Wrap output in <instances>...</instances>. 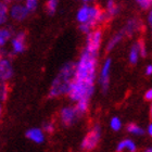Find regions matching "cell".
<instances>
[{"label":"cell","mask_w":152,"mask_h":152,"mask_svg":"<svg viewBox=\"0 0 152 152\" xmlns=\"http://www.w3.org/2000/svg\"><path fill=\"white\" fill-rule=\"evenodd\" d=\"M97 56L84 51L78 63H76L75 75L69 88V96L74 101L89 99L95 90Z\"/></svg>","instance_id":"1"},{"label":"cell","mask_w":152,"mask_h":152,"mask_svg":"<svg viewBox=\"0 0 152 152\" xmlns=\"http://www.w3.org/2000/svg\"><path fill=\"white\" fill-rule=\"evenodd\" d=\"M75 69L76 63L74 62H69L61 69L57 77L52 82L50 91H49V97H59L64 94H67L71 83L73 82L74 75H75Z\"/></svg>","instance_id":"2"},{"label":"cell","mask_w":152,"mask_h":152,"mask_svg":"<svg viewBox=\"0 0 152 152\" xmlns=\"http://www.w3.org/2000/svg\"><path fill=\"white\" fill-rule=\"evenodd\" d=\"M102 41V33L101 31H94L90 32L87 35V44H86V49L85 51H87L88 53L95 54L97 56L99 51V48L101 46Z\"/></svg>","instance_id":"3"},{"label":"cell","mask_w":152,"mask_h":152,"mask_svg":"<svg viewBox=\"0 0 152 152\" xmlns=\"http://www.w3.org/2000/svg\"><path fill=\"white\" fill-rule=\"evenodd\" d=\"M100 134H101L100 127L97 125L84 138L82 142V149L86 150V151H91V150L95 149L96 147L98 146V142L100 140Z\"/></svg>","instance_id":"4"},{"label":"cell","mask_w":152,"mask_h":152,"mask_svg":"<svg viewBox=\"0 0 152 152\" xmlns=\"http://www.w3.org/2000/svg\"><path fill=\"white\" fill-rule=\"evenodd\" d=\"M110 69H111V59H107V61L102 66L101 73H100V79H99V83L101 85L103 92L108 91L109 79H110Z\"/></svg>","instance_id":"5"},{"label":"cell","mask_w":152,"mask_h":152,"mask_svg":"<svg viewBox=\"0 0 152 152\" xmlns=\"http://www.w3.org/2000/svg\"><path fill=\"white\" fill-rule=\"evenodd\" d=\"M28 11L27 9L25 8V6H23V4H20V3H15V4H13L11 7V9H10V15L12 18L13 20H15V21H23V20H25L28 15Z\"/></svg>","instance_id":"6"},{"label":"cell","mask_w":152,"mask_h":152,"mask_svg":"<svg viewBox=\"0 0 152 152\" xmlns=\"http://www.w3.org/2000/svg\"><path fill=\"white\" fill-rule=\"evenodd\" d=\"M13 75L12 64L8 59H1L0 60V80L6 82L10 79Z\"/></svg>","instance_id":"7"},{"label":"cell","mask_w":152,"mask_h":152,"mask_svg":"<svg viewBox=\"0 0 152 152\" xmlns=\"http://www.w3.org/2000/svg\"><path fill=\"white\" fill-rule=\"evenodd\" d=\"M77 114H76L75 109L73 108H64L62 111H61V120H62V123L65 125V126H70L75 122Z\"/></svg>","instance_id":"8"},{"label":"cell","mask_w":152,"mask_h":152,"mask_svg":"<svg viewBox=\"0 0 152 152\" xmlns=\"http://www.w3.org/2000/svg\"><path fill=\"white\" fill-rule=\"evenodd\" d=\"M25 33H19L12 39V49L14 53H21L25 50Z\"/></svg>","instance_id":"9"},{"label":"cell","mask_w":152,"mask_h":152,"mask_svg":"<svg viewBox=\"0 0 152 152\" xmlns=\"http://www.w3.org/2000/svg\"><path fill=\"white\" fill-rule=\"evenodd\" d=\"M26 136H27V138H29L31 140H33V141H35V142H37V143L42 142L45 139L42 132H41L40 129H38V128L29 129L28 132L26 133Z\"/></svg>","instance_id":"10"},{"label":"cell","mask_w":152,"mask_h":152,"mask_svg":"<svg viewBox=\"0 0 152 152\" xmlns=\"http://www.w3.org/2000/svg\"><path fill=\"white\" fill-rule=\"evenodd\" d=\"M139 27H140L139 21L133 19V20H129V21L127 22L126 27H125L123 31L125 34H127V35H133V34H135V33L139 29Z\"/></svg>","instance_id":"11"},{"label":"cell","mask_w":152,"mask_h":152,"mask_svg":"<svg viewBox=\"0 0 152 152\" xmlns=\"http://www.w3.org/2000/svg\"><path fill=\"white\" fill-rule=\"evenodd\" d=\"M124 35H125V33H124V31L122 29L121 32H118V33H116L115 35L113 36V37L109 40V42H108V46H107V50L108 51H111V50H113L114 48H115V46H116L118 42H120L121 40H122V38L124 37Z\"/></svg>","instance_id":"12"},{"label":"cell","mask_w":152,"mask_h":152,"mask_svg":"<svg viewBox=\"0 0 152 152\" xmlns=\"http://www.w3.org/2000/svg\"><path fill=\"white\" fill-rule=\"evenodd\" d=\"M88 18H89V6L82 7L78 10V12H77V21L80 24H84V23L88 22Z\"/></svg>","instance_id":"13"},{"label":"cell","mask_w":152,"mask_h":152,"mask_svg":"<svg viewBox=\"0 0 152 152\" xmlns=\"http://www.w3.org/2000/svg\"><path fill=\"white\" fill-rule=\"evenodd\" d=\"M124 149H128L130 152H135L136 151V146H135V143L129 139H125L123 141H121L118 145H117V152H121L123 151Z\"/></svg>","instance_id":"14"},{"label":"cell","mask_w":152,"mask_h":152,"mask_svg":"<svg viewBox=\"0 0 152 152\" xmlns=\"http://www.w3.org/2000/svg\"><path fill=\"white\" fill-rule=\"evenodd\" d=\"M12 36V32L9 28H0V47H2L3 45L9 40Z\"/></svg>","instance_id":"15"},{"label":"cell","mask_w":152,"mask_h":152,"mask_svg":"<svg viewBox=\"0 0 152 152\" xmlns=\"http://www.w3.org/2000/svg\"><path fill=\"white\" fill-rule=\"evenodd\" d=\"M118 12V7L114 0H108L107 2V14L109 16H113Z\"/></svg>","instance_id":"16"},{"label":"cell","mask_w":152,"mask_h":152,"mask_svg":"<svg viewBox=\"0 0 152 152\" xmlns=\"http://www.w3.org/2000/svg\"><path fill=\"white\" fill-rule=\"evenodd\" d=\"M8 13H9L8 6L6 3H3L2 1H0V25L6 23L7 19H8Z\"/></svg>","instance_id":"17"},{"label":"cell","mask_w":152,"mask_h":152,"mask_svg":"<svg viewBox=\"0 0 152 152\" xmlns=\"http://www.w3.org/2000/svg\"><path fill=\"white\" fill-rule=\"evenodd\" d=\"M138 59H139V50H138V47H137V44L134 45L132 49H130L129 52V61L132 64H136L138 62Z\"/></svg>","instance_id":"18"},{"label":"cell","mask_w":152,"mask_h":152,"mask_svg":"<svg viewBox=\"0 0 152 152\" xmlns=\"http://www.w3.org/2000/svg\"><path fill=\"white\" fill-rule=\"evenodd\" d=\"M58 2L59 0H48L47 4H46V11L49 15H52L54 14V12L57 11L58 8Z\"/></svg>","instance_id":"19"},{"label":"cell","mask_w":152,"mask_h":152,"mask_svg":"<svg viewBox=\"0 0 152 152\" xmlns=\"http://www.w3.org/2000/svg\"><path fill=\"white\" fill-rule=\"evenodd\" d=\"M127 130L132 134H135V135H142L143 129L140 128L139 126H137L136 124H128L127 125Z\"/></svg>","instance_id":"20"},{"label":"cell","mask_w":152,"mask_h":152,"mask_svg":"<svg viewBox=\"0 0 152 152\" xmlns=\"http://www.w3.org/2000/svg\"><path fill=\"white\" fill-rule=\"evenodd\" d=\"M38 4V0H25V8L28 12L35 11Z\"/></svg>","instance_id":"21"},{"label":"cell","mask_w":152,"mask_h":152,"mask_svg":"<svg viewBox=\"0 0 152 152\" xmlns=\"http://www.w3.org/2000/svg\"><path fill=\"white\" fill-rule=\"evenodd\" d=\"M137 47H138V50H139V56H141L142 58L147 57V47L145 41L139 40L137 42Z\"/></svg>","instance_id":"22"},{"label":"cell","mask_w":152,"mask_h":152,"mask_svg":"<svg viewBox=\"0 0 152 152\" xmlns=\"http://www.w3.org/2000/svg\"><path fill=\"white\" fill-rule=\"evenodd\" d=\"M8 96V87L4 83L0 84V101H4Z\"/></svg>","instance_id":"23"},{"label":"cell","mask_w":152,"mask_h":152,"mask_svg":"<svg viewBox=\"0 0 152 152\" xmlns=\"http://www.w3.org/2000/svg\"><path fill=\"white\" fill-rule=\"evenodd\" d=\"M111 127L113 130H120L121 127H122V123H121V121L118 117H113L111 120Z\"/></svg>","instance_id":"24"},{"label":"cell","mask_w":152,"mask_h":152,"mask_svg":"<svg viewBox=\"0 0 152 152\" xmlns=\"http://www.w3.org/2000/svg\"><path fill=\"white\" fill-rule=\"evenodd\" d=\"M136 1L142 9H149L152 3V0H136Z\"/></svg>","instance_id":"25"},{"label":"cell","mask_w":152,"mask_h":152,"mask_svg":"<svg viewBox=\"0 0 152 152\" xmlns=\"http://www.w3.org/2000/svg\"><path fill=\"white\" fill-rule=\"evenodd\" d=\"M79 29H80V32L86 34V35H88L89 33L91 32V27L87 24V23H84V24H80L79 25Z\"/></svg>","instance_id":"26"},{"label":"cell","mask_w":152,"mask_h":152,"mask_svg":"<svg viewBox=\"0 0 152 152\" xmlns=\"http://www.w3.org/2000/svg\"><path fill=\"white\" fill-rule=\"evenodd\" d=\"M42 128H44V130L45 132H47V133H52L54 129V126L51 123H45Z\"/></svg>","instance_id":"27"},{"label":"cell","mask_w":152,"mask_h":152,"mask_svg":"<svg viewBox=\"0 0 152 152\" xmlns=\"http://www.w3.org/2000/svg\"><path fill=\"white\" fill-rule=\"evenodd\" d=\"M20 1H22V0H2V2L6 3L7 6L10 4V3H13V4H15V3H20Z\"/></svg>","instance_id":"28"},{"label":"cell","mask_w":152,"mask_h":152,"mask_svg":"<svg viewBox=\"0 0 152 152\" xmlns=\"http://www.w3.org/2000/svg\"><path fill=\"white\" fill-rule=\"evenodd\" d=\"M151 98H152V90L149 89V90H147L146 95H145V99L149 101V100H151Z\"/></svg>","instance_id":"29"},{"label":"cell","mask_w":152,"mask_h":152,"mask_svg":"<svg viewBox=\"0 0 152 152\" xmlns=\"http://www.w3.org/2000/svg\"><path fill=\"white\" fill-rule=\"evenodd\" d=\"M151 73H152V66H151V64H150V65H148L146 69V74L149 76V75H151Z\"/></svg>","instance_id":"30"},{"label":"cell","mask_w":152,"mask_h":152,"mask_svg":"<svg viewBox=\"0 0 152 152\" xmlns=\"http://www.w3.org/2000/svg\"><path fill=\"white\" fill-rule=\"evenodd\" d=\"M148 23H149L150 25L152 24V14H151V12H150L149 15H148Z\"/></svg>","instance_id":"31"},{"label":"cell","mask_w":152,"mask_h":152,"mask_svg":"<svg viewBox=\"0 0 152 152\" xmlns=\"http://www.w3.org/2000/svg\"><path fill=\"white\" fill-rule=\"evenodd\" d=\"M148 133H149L150 135H151V133H152V125L151 124H150L149 127H148Z\"/></svg>","instance_id":"32"},{"label":"cell","mask_w":152,"mask_h":152,"mask_svg":"<svg viewBox=\"0 0 152 152\" xmlns=\"http://www.w3.org/2000/svg\"><path fill=\"white\" fill-rule=\"evenodd\" d=\"M1 59H3V52H2V50L0 49V60H1Z\"/></svg>","instance_id":"33"},{"label":"cell","mask_w":152,"mask_h":152,"mask_svg":"<svg viewBox=\"0 0 152 152\" xmlns=\"http://www.w3.org/2000/svg\"><path fill=\"white\" fill-rule=\"evenodd\" d=\"M145 152H152V149L151 148H148V149H146V151Z\"/></svg>","instance_id":"34"},{"label":"cell","mask_w":152,"mask_h":152,"mask_svg":"<svg viewBox=\"0 0 152 152\" xmlns=\"http://www.w3.org/2000/svg\"><path fill=\"white\" fill-rule=\"evenodd\" d=\"M85 2H90V1H92V0H84Z\"/></svg>","instance_id":"35"},{"label":"cell","mask_w":152,"mask_h":152,"mask_svg":"<svg viewBox=\"0 0 152 152\" xmlns=\"http://www.w3.org/2000/svg\"><path fill=\"white\" fill-rule=\"evenodd\" d=\"M0 115H1V105H0Z\"/></svg>","instance_id":"36"}]
</instances>
